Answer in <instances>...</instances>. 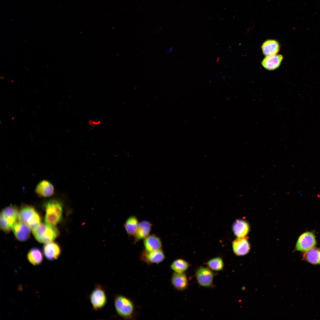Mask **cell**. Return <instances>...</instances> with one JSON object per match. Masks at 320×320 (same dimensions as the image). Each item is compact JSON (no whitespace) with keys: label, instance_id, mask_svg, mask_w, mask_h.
Wrapping results in <instances>:
<instances>
[{"label":"cell","instance_id":"cell-27","mask_svg":"<svg viewBox=\"0 0 320 320\" xmlns=\"http://www.w3.org/2000/svg\"><path fill=\"white\" fill-rule=\"evenodd\" d=\"M173 48L172 47H171L169 48L167 52L168 53H170L172 51Z\"/></svg>","mask_w":320,"mask_h":320},{"label":"cell","instance_id":"cell-25","mask_svg":"<svg viewBox=\"0 0 320 320\" xmlns=\"http://www.w3.org/2000/svg\"><path fill=\"white\" fill-rule=\"evenodd\" d=\"M0 221L1 230L7 233L11 231V227L8 225L5 219L1 214Z\"/></svg>","mask_w":320,"mask_h":320},{"label":"cell","instance_id":"cell-2","mask_svg":"<svg viewBox=\"0 0 320 320\" xmlns=\"http://www.w3.org/2000/svg\"><path fill=\"white\" fill-rule=\"evenodd\" d=\"M33 234L39 242L46 243L51 242L58 236L59 232L55 225L41 223L32 229Z\"/></svg>","mask_w":320,"mask_h":320},{"label":"cell","instance_id":"cell-15","mask_svg":"<svg viewBox=\"0 0 320 320\" xmlns=\"http://www.w3.org/2000/svg\"><path fill=\"white\" fill-rule=\"evenodd\" d=\"M19 211L16 207L10 205L4 209L1 212L8 225L12 228L18 219Z\"/></svg>","mask_w":320,"mask_h":320},{"label":"cell","instance_id":"cell-16","mask_svg":"<svg viewBox=\"0 0 320 320\" xmlns=\"http://www.w3.org/2000/svg\"><path fill=\"white\" fill-rule=\"evenodd\" d=\"M283 59L281 55L276 54L266 56L262 62V66L266 69L273 70L277 68L280 65Z\"/></svg>","mask_w":320,"mask_h":320},{"label":"cell","instance_id":"cell-12","mask_svg":"<svg viewBox=\"0 0 320 320\" xmlns=\"http://www.w3.org/2000/svg\"><path fill=\"white\" fill-rule=\"evenodd\" d=\"M43 252L46 258L52 261L57 259L61 253L59 245L56 243L50 242L46 243L43 247Z\"/></svg>","mask_w":320,"mask_h":320},{"label":"cell","instance_id":"cell-26","mask_svg":"<svg viewBox=\"0 0 320 320\" xmlns=\"http://www.w3.org/2000/svg\"><path fill=\"white\" fill-rule=\"evenodd\" d=\"M101 123V121L98 119H92L88 120L87 123L90 127L93 128L100 125Z\"/></svg>","mask_w":320,"mask_h":320},{"label":"cell","instance_id":"cell-6","mask_svg":"<svg viewBox=\"0 0 320 320\" xmlns=\"http://www.w3.org/2000/svg\"><path fill=\"white\" fill-rule=\"evenodd\" d=\"M316 241L314 234L311 232H306L299 237L295 246L297 251L306 252L314 247Z\"/></svg>","mask_w":320,"mask_h":320},{"label":"cell","instance_id":"cell-1","mask_svg":"<svg viewBox=\"0 0 320 320\" xmlns=\"http://www.w3.org/2000/svg\"><path fill=\"white\" fill-rule=\"evenodd\" d=\"M114 304L117 314L126 320L135 319L136 316L135 305L130 298L122 295L116 296Z\"/></svg>","mask_w":320,"mask_h":320},{"label":"cell","instance_id":"cell-7","mask_svg":"<svg viewBox=\"0 0 320 320\" xmlns=\"http://www.w3.org/2000/svg\"><path fill=\"white\" fill-rule=\"evenodd\" d=\"M90 301L93 308L98 310L101 309L106 304L107 297L104 289L100 285L96 286L91 292Z\"/></svg>","mask_w":320,"mask_h":320},{"label":"cell","instance_id":"cell-24","mask_svg":"<svg viewBox=\"0 0 320 320\" xmlns=\"http://www.w3.org/2000/svg\"><path fill=\"white\" fill-rule=\"evenodd\" d=\"M207 266L213 271H219L223 270L224 263L222 258L217 257L212 258L205 263Z\"/></svg>","mask_w":320,"mask_h":320},{"label":"cell","instance_id":"cell-19","mask_svg":"<svg viewBox=\"0 0 320 320\" xmlns=\"http://www.w3.org/2000/svg\"><path fill=\"white\" fill-rule=\"evenodd\" d=\"M261 48L263 54L266 56L276 54L279 50L280 46L277 41L269 39L263 43Z\"/></svg>","mask_w":320,"mask_h":320},{"label":"cell","instance_id":"cell-3","mask_svg":"<svg viewBox=\"0 0 320 320\" xmlns=\"http://www.w3.org/2000/svg\"><path fill=\"white\" fill-rule=\"evenodd\" d=\"M46 223L55 225L61 220L63 214V205L61 202L56 199L48 200L44 204Z\"/></svg>","mask_w":320,"mask_h":320},{"label":"cell","instance_id":"cell-13","mask_svg":"<svg viewBox=\"0 0 320 320\" xmlns=\"http://www.w3.org/2000/svg\"><path fill=\"white\" fill-rule=\"evenodd\" d=\"M36 194L41 197H48L52 196L54 193L53 185L47 180H43L40 181L36 185L35 189Z\"/></svg>","mask_w":320,"mask_h":320},{"label":"cell","instance_id":"cell-9","mask_svg":"<svg viewBox=\"0 0 320 320\" xmlns=\"http://www.w3.org/2000/svg\"><path fill=\"white\" fill-rule=\"evenodd\" d=\"M233 252L237 256L244 255L248 254L250 249V245L246 237L237 238L232 243Z\"/></svg>","mask_w":320,"mask_h":320},{"label":"cell","instance_id":"cell-4","mask_svg":"<svg viewBox=\"0 0 320 320\" xmlns=\"http://www.w3.org/2000/svg\"><path fill=\"white\" fill-rule=\"evenodd\" d=\"M18 219L28 224L32 229L41 223L40 216L33 206L25 205L19 211Z\"/></svg>","mask_w":320,"mask_h":320},{"label":"cell","instance_id":"cell-10","mask_svg":"<svg viewBox=\"0 0 320 320\" xmlns=\"http://www.w3.org/2000/svg\"><path fill=\"white\" fill-rule=\"evenodd\" d=\"M12 228L15 237L19 241H24L30 237L31 228L27 224L20 221L17 222Z\"/></svg>","mask_w":320,"mask_h":320},{"label":"cell","instance_id":"cell-14","mask_svg":"<svg viewBox=\"0 0 320 320\" xmlns=\"http://www.w3.org/2000/svg\"><path fill=\"white\" fill-rule=\"evenodd\" d=\"M232 230L237 238L246 237L250 230V225L246 220L242 219L236 220L233 224Z\"/></svg>","mask_w":320,"mask_h":320},{"label":"cell","instance_id":"cell-18","mask_svg":"<svg viewBox=\"0 0 320 320\" xmlns=\"http://www.w3.org/2000/svg\"><path fill=\"white\" fill-rule=\"evenodd\" d=\"M145 249L148 251H157L162 249V244L160 238L154 235H149L144 239Z\"/></svg>","mask_w":320,"mask_h":320},{"label":"cell","instance_id":"cell-28","mask_svg":"<svg viewBox=\"0 0 320 320\" xmlns=\"http://www.w3.org/2000/svg\"><path fill=\"white\" fill-rule=\"evenodd\" d=\"M221 78L223 79H225V76H224V75L223 76H222Z\"/></svg>","mask_w":320,"mask_h":320},{"label":"cell","instance_id":"cell-21","mask_svg":"<svg viewBox=\"0 0 320 320\" xmlns=\"http://www.w3.org/2000/svg\"><path fill=\"white\" fill-rule=\"evenodd\" d=\"M303 258L312 264H320V248L314 247L305 252L303 255Z\"/></svg>","mask_w":320,"mask_h":320},{"label":"cell","instance_id":"cell-22","mask_svg":"<svg viewBox=\"0 0 320 320\" xmlns=\"http://www.w3.org/2000/svg\"><path fill=\"white\" fill-rule=\"evenodd\" d=\"M139 222L134 216L129 217L126 221L124 226L127 234L129 236H134L137 230Z\"/></svg>","mask_w":320,"mask_h":320},{"label":"cell","instance_id":"cell-20","mask_svg":"<svg viewBox=\"0 0 320 320\" xmlns=\"http://www.w3.org/2000/svg\"><path fill=\"white\" fill-rule=\"evenodd\" d=\"M27 257L28 261L34 266L40 265L42 262L43 259L41 252L37 247L31 249L27 253Z\"/></svg>","mask_w":320,"mask_h":320},{"label":"cell","instance_id":"cell-11","mask_svg":"<svg viewBox=\"0 0 320 320\" xmlns=\"http://www.w3.org/2000/svg\"><path fill=\"white\" fill-rule=\"evenodd\" d=\"M170 281L173 287L178 291H183L188 287V280L185 272L179 273L174 272L171 276Z\"/></svg>","mask_w":320,"mask_h":320},{"label":"cell","instance_id":"cell-5","mask_svg":"<svg viewBox=\"0 0 320 320\" xmlns=\"http://www.w3.org/2000/svg\"><path fill=\"white\" fill-rule=\"evenodd\" d=\"M215 275L213 271L208 267L201 266L197 268L195 276L198 284L205 288L214 287L213 281Z\"/></svg>","mask_w":320,"mask_h":320},{"label":"cell","instance_id":"cell-8","mask_svg":"<svg viewBox=\"0 0 320 320\" xmlns=\"http://www.w3.org/2000/svg\"><path fill=\"white\" fill-rule=\"evenodd\" d=\"M165 255L162 250L153 251H148L144 249L141 252L140 259V260L148 265L159 264L165 259Z\"/></svg>","mask_w":320,"mask_h":320},{"label":"cell","instance_id":"cell-17","mask_svg":"<svg viewBox=\"0 0 320 320\" xmlns=\"http://www.w3.org/2000/svg\"><path fill=\"white\" fill-rule=\"evenodd\" d=\"M151 224L146 220L139 223L135 235L134 242L135 243L138 241L144 239L149 235L151 230Z\"/></svg>","mask_w":320,"mask_h":320},{"label":"cell","instance_id":"cell-23","mask_svg":"<svg viewBox=\"0 0 320 320\" xmlns=\"http://www.w3.org/2000/svg\"><path fill=\"white\" fill-rule=\"evenodd\" d=\"M190 266L188 261L183 259L178 258L172 262L170 265V268L174 272L182 273H185Z\"/></svg>","mask_w":320,"mask_h":320}]
</instances>
